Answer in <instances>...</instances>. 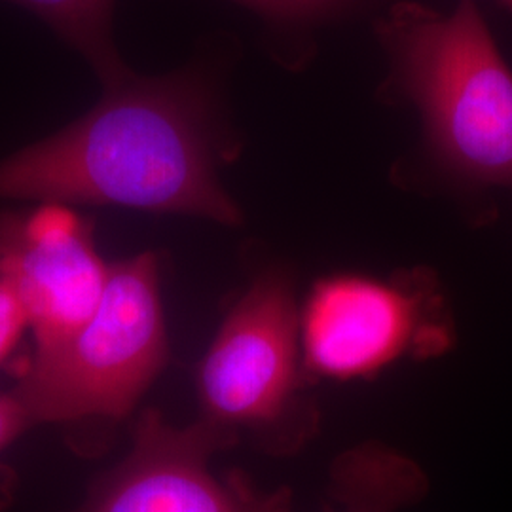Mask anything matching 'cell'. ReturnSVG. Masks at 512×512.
I'll list each match as a JSON object with an SVG mask.
<instances>
[{
    "label": "cell",
    "mask_w": 512,
    "mask_h": 512,
    "mask_svg": "<svg viewBox=\"0 0 512 512\" xmlns=\"http://www.w3.org/2000/svg\"><path fill=\"white\" fill-rule=\"evenodd\" d=\"M71 126L0 160V200L128 207L243 222L219 181L228 160L196 73L126 74Z\"/></svg>",
    "instance_id": "1"
},
{
    "label": "cell",
    "mask_w": 512,
    "mask_h": 512,
    "mask_svg": "<svg viewBox=\"0 0 512 512\" xmlns=\"http://www.w3.org/2000/svg\"><path fill=\"white\" fill-rule=\"evenodd\" d=\"M378 35L440 167L475 188H512V71L476 0L446 16L401 2Z\"/></svg>",
    "instance_id": "2"
},
{
    "label": "cell",
    "mask_w": 512,
    "mask_h": 512,
    "mask_svg": "<svg viewBox=\"0 0 512 512\" xmlns=\"http://www.w3.org/2000/svg\"><path fill=\"white\" fill-rule=\"evenodd\" d=\"M169 359L160 262L141 253L110 264L92 317L19 366L18 397L33 425L105 429L126 420Z\"/></svg>",
    "instance_id": "3"
},
{
    "label": "cell",
    "mask_w": 512,
    "mask_h": 512,
    "mask_svg": "<svg viewBox=\"0 0 512 512\" xmlns=\"http://www.w3.org/2000/svg\"><path fill=\"white\" fill-rule=\"evenodd\" d=\"M293 281L266 272L226 313L200 366L202 416L230 437L245 433L285 452L315 425Z\"/></svg>",
    "instance_id": "4"
},
{
    "label": "cell",
    "mask_w": 512,
    "mask_h": 512,
    "mask_svg": "<svg viewBox=\"0 0 512 512\" xmlns=\"http://www.w3.org/2000/svg\"><path fill=\"white\" fill-rule=\"evenodd\" d=\"M454 334L437 283L336 274L319 279L300 310V346L310 378L365 380L403 357H433Z\"/></svg>",
    "instance_id": "5"
},
{
    "label": "cell",
    "mask_w": 512,
    "mask_h": 512,
    "mask_svg": "<svg viewBox=\"0 0 512 512\" xmlns=\"http://www.w3.org/2000/svg\"><path fill=\"white\" fill-rule=\"evenodd\" d=\"M236 442L207 421L177 427L145 410L126 458L93 480L73 512H291L287 490L268 494L239 473H213L211 458Z\"/></svg>",
    "instance_id": "6"
},
{
    "label": "cell",
    "mask_w": 512,
    "mask_h": 512,
    "mask_svg": "<svg viewBox=\"0 0 512 512\" xmlns=\"http://www.w3.org/2000/svg\"><path fill=\"white\" fill-rule=\"evenodd\" d=\"M109 272L92 222L73 205L40 202L0 213V279L29 315L35 351L59 346L92 317Z\"/></svg>",
    "instance_id": "7"
},
{
    "label": "cell",
    "mask_w": 512,
    "mask_h": 512,
    "mask_svg": "<svg viewBox=\"0 0 512 512\" xmlns=\"http://www.w3.org/2000/svg\"><path fill=\"white\" fill-rule=\"evenodd\" d=\"M425 490L427 478L412 459L368 442L336 459L329 512H397L418 501Z\"/></svg>",
    "instance_id": "8"
},
{
    "label": "cell",
    "mask_w": 512,
    "mask_h": 512,
    "mask_svg": "<svg viewBox=\"0 0 512 512\" xmlns=\"http://www.w3.org/2000/svg\"><path fill=\"white\" fill-rule=\"evenodd\" d=\"M42 19L57 37L82 55L107 86L131 73L114 44L116 0H6Z\"/></svg>",
    "instance_id": "9"
},
{
    "label": "cell",
    "mask_w": 512,
    "mask_h": 512,
    "mask_svg": "<svg viewBox=\"0 0 512 512\" xmlns=\"http://www.w3.org/2000/svg\"><path fill=\"white\" fill-rule=\"evenodd\" d=\"M264 18L291 23H310L336 16L355 0H236Z\"/></svg>",
    "instance_id": "10"
},
{
    "label": "cell",
    "mask_w": 512,
    "mask_h": 512,
    "mask_svg": "<svg viewBox=\"0 0 512 512\" xmlns=\"http://www.w3.org/2000/svg\"><path fill=\"white\" fill-rule=\"evenodd\" d=\"M29 327V315L18 294L0 279V365H4L18 346L23 330Z\"/></svg>",
    "instance_id": "11"
},
{
    "label": "cell",
    "mask_w": 512,
    "mask_h": 512,
    "mask_svg": "<svg viewBox=\"0 0 512 512\" xmlns=\"http://www.w3.org/2000/svg\"><path fill=\"white\" fill-rule=\"evenodd\" d=\"M31 427L33 423L19 403L18 397L12 391L0 395V454Z\"/></svg>",
    "instance_id": "12"
},
{
    "label": "cell",
    "mask_w": 512,
    "mask_h": 512,
    "mask_svg": "<svg viewBox=\"0 0 512 512\" xmlns=\"http://www.w3.org/2000/svg\"><path fill=\"white\" fill-rule=\"evenodd\" d=\"M501 2H503V4H505L509 10H512V0H501Z\"/></svg>",
    "instance_id": "13"
}]
</instances>
